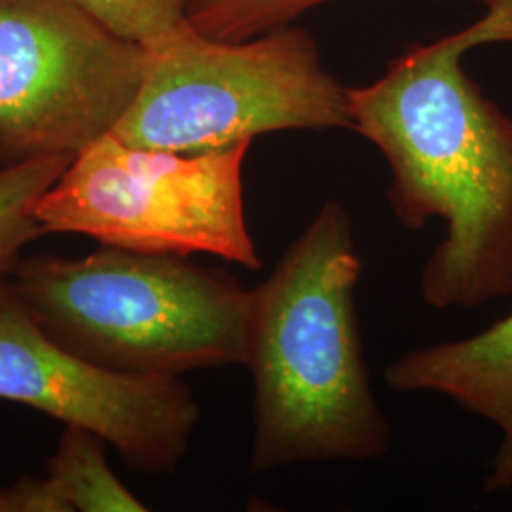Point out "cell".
Instances as JSON below:
<instances>
[{
    "mask_svg": "<svg viewBox=\"0 0 512 512\" xmlns=\"http://www.w3.org/2000/svg\"><path fill=\"white\" fill-rule=\"evenodd\" d=\"M0 401L86 429L131 469L173 475L190 448L200 406L175 376H133L61 346L0 277Z\"/></svg>",
    "mask_w": 512,
    "mask_h": 512,
    "instance_id": "7",
    "label": "cell"
},
{
    "mask_svg": "<svg viewBox=\"0 0 512 512\" xmlns=\"http://www.w3.org/2000/svg\"><path fill=\"white\" fill-rule=\"evenodd\" d=\"M8 281L54 340L112 372L181 378L247 365L253 291L188 256L99 245L21 256Z\"/></svg>",
    "mask_w": 512,
    "mask_h": 512,
    "instance_id": "3",
    "label": "cell"
},
{
    "mask_svg": "<svg viewBox=\"0 0 512 512\" xmlns=\"http://www.w3.org/2000/svg\"><path fill=\"white\" fill-rule=\"evenodd\" d=\"M118 37L154 48L184 25V0H78Z\"/></svg>",
    "mask_w": 512,
    "mask_h": 512,
    "instance_id": "12",
    "label": "cell"
},
{
    "mask_svg": "<svg viewBox=\"0 0 512 512\" xmlns=\"http://www.w3.org/2000/svg\"><path fill=\"white\" fill-rule=\"evenodd\" d=\"M348 92L302 29L226 42L186 23L148 50L139 92L112 133L131 147L198 154L274 131L349 129Z\"/></svg>",
    "mask_w": 512,
    "mask_h": 512,
    "instance_id": "4",
    "label": "cell"
},
{
    "mask_svg": "<svg viewBox=\"0 0 512 512\" xmlns=\"http://www.w3.org/2000/svg\"><path fill=\"white\" fill-rule=\"evenodd\" d=\"M397 391H433L501 433L484 488L490 494L512 488V313L469 338L414 349L385 370Z\"/></svg>",
    "mask_w": 512,
    "mask_h": 512,
    "instance_id": "8",
    "label": "cell"
},
{
    "mask_svg": "<svg viewBox=\"0 0 512 512\" xmlns=\"http://www.w3.org/2000/svg\"><path fill=\"white\" fill-rule=\"evenodd\" d=\"M251 143L183 154L131 147L112 131L74 154L35 205L42 234L154 255H211L249 270L262 256L247 226Z\"/></svg>",
    "mask_w": 512,
    "mask_h": 512,
    "instance_id": "5",
    "label": "cell"
},
{
    "mask_svg": "<svg viewBox=\"0 0 512 512\" xmlns=\"http://www.w3.org/2000/svg\"><path fill=\"white\" fill-rule=\"evenodd\" d=\"M0 512H73L50 476H21L0 486Z\"/></svg>",
    "mask_w": 512,
    "mask_h": 512,
    "instance_id": "13",
    "label": "cell"
},
{
    "mask_svg": "<svg viewBox=\"0 0 512 512\" xmlns=\"http://www.w3.org/2000/svg\"><path fill=\"white\" fill-rule=\"evenodd\" d=\"M73 158L71 154L40 156L0 167V277L12 272L25 245L44 236L35 205Z\"/></svg>",
    "mask_w": 512,
    "mask_h": 512,
    "instance_id": "10",
    "label": "cell"
},
{
    "mask_svg": "<svg viewBox=\"0 0 512 512\" xmlns=\"http://www.w3.org/2000/svg\"><path fill=\"white\" fill-rule=\"evenodd\" d=\"M505 2H507V4H509V6H512V0H505Z\"/></svg>",
    "mask_w": 512,
    "mask_h": 512,
    "instance_id": "14",
    "label": "cell"
},
{
    "mask_svg": "<svg viewBox=\"0 0 512 512\" xmlns=\"http://www.w3.org/2000/svg\"><path fill=\"white\" fill-rule=\"evenodd\" d=\"M147 65V48L78 0H0V167L74 156L110 133Z\"/></svg>",
    "mask_w": 512,
    "mask_h": 512,
    "instance_id": "6",
    "label": "cell"
},
{
    "mask_svg": "<svg viewBox=\"0 0 512 512\" xmlns=\"http://www.w3.org/2000/svg\"><path fill=\"white\" fill-rule=\"evenodd\" d=\"M361 268L351 215L329 200L253 289V475L385 456L391 427L370 387L355 310Z\"/></svg>",
    "mask_w": 512,
    "mask_h": 512,
    "instance_id": "2",
    "label": "cell"
},
{
    "mask_svg": "<svg viewBox=\"0 0 512 512\" xmlns=\"http://www.w3.org/2000/svg\"><path fill=\"white\" fill-rule=\"evenodd\" d=\"M327 2L332 0H184V19L203 37L236 42L287 27Z\"/></svg>",
    "mask_w": 512,
    "mask_h": 512,
    "instance_id": "11",
    "label": "cell"
},
{
    "mask_svg": "<svg viewBox=\"0 0 512 512\" xmlns=\"http://www.w3.org/2000/svg\"><path fill=\"white\" fill-rule=\"evenodd\" d=\"M507 40L512 8L490 0L471 27L408 50L372 84L349 88V129L384 154L397 220L408 230L446 224L420 279L437 310L512 296V118L461 63L476 46Z\"/></svg>",
    "mask_w": 512,
    "mask_h": 512,
    "instance_id": "1",
    "label": "cell"
},
{
    "mask_svg": "<svg viewBox=\"0 0 512 512\" xmlns=\"http://www.w3.org/2000/svg\"><path fill=\"white\" fill-rule=\"evenodd\" d=\"M107 442L86 429L65 427L46 475L73 512H143L147 505L116 476L105 454Z\"/></svg>",
    "mask_w": 512,
    "mask_h": 512,
    "instance_id": "9",
    "label": "cell"
}]
</instances>
